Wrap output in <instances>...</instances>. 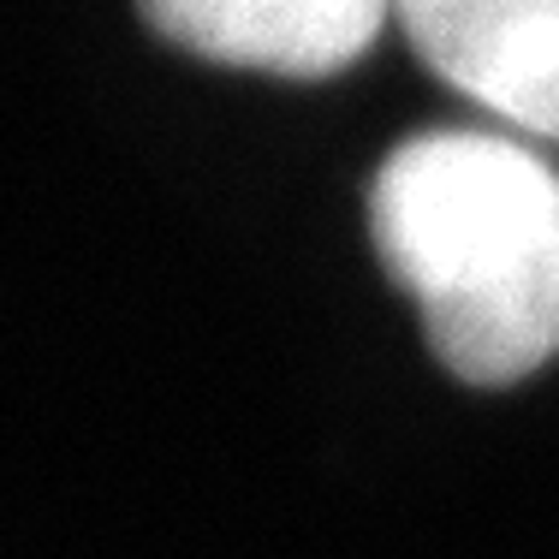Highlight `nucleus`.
I'll use <instances>...</instances> for the list:
<instances>
[{
  "instance_id": "obj_1",
  "label": "nucleus",
  "mask_w": 559,
  "mask_h": 559,
  "mask_svg": "<svg viewBox=\"0 0 559 559\" xmlns=\"http://www.w3.org/2000/svg\"><path fill=\"white\" fill-rule=\"evenodd\" d=\"M369 233L459 381L512 388L559 352V173L524 143H399L369 185Z\"/></svg>"
},
{
  "instance_id": "obj_2",
  "label": "nucleus",
  "mask_w": 559,
  "mask_h": 559,
  "mask_svg": "<svg viewBox=\"0 0 559 559\" xmlns=\"http://www.w3.org/2000/svg\"><path fill=\"white\" fill-rule=\"evenodd\" d=\"M393 12L452 90L559 138V0H393Z\"/></svg>"
},
{
  "instance_id": "obj_3",
  "label": "nucleus",
  "mask_w": 559,
  "mask_h": 559,
  "mask_svg": "<svg viewBox=\"0 0 559 559\" xmlns=\"http://www.w3.org/2000/svg\"><path fill=\"white\" fill-rule=\"evenodd\" d=\"M167 43L221 66L328 78L376 43L393 0H138Z\"/></svg>"
}]
</instances>
